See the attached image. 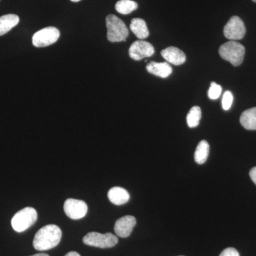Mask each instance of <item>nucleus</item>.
Returning <instances> with one entry per match:
<instances>
[{"label":"nucleus","instance_id":"1","mask_svg":"<svg viewBox=\"0 0 256 256\" xmlns=\"http://www.w3.org/2000/svg\"><path fill=\"white\" fill-rule=\"evenodd\" d=\"M62 232L60 227L54 224L45 226L37 232L33 240V246L37 250H47L58 245Z\"/></svg>","mask_w":256,"mask_h":256},{"label":"nucleus","instance_id":"2","mask_svg":"<svg viewBox=\"0 0 256 256\" xmlns=\"http://www.w3.org/2000/svg\"><path fill=\"white\" fill-rule=\"evenodd\" d=\"M218 52L224 60L230 62L234 66H238L244 62L246 48L238 42L230 41L222 45Z\"/></svg>","mask_w":256,"mask_h":256},{"label":"nucleus","instance_id":"3","mask_svg":"<svg viewBox=\"0 0 256 256\" xmlns=\"http://www.w3.org/2000/svg\"><path fill=\"white\" fill-rule=\"evenodd\" d=\"M107 26V38L110 42L126 41L129 35V30L126 24L114 14L107 16L106 20Z\"/></svg>","mask_w":256,"mask_h":256},{"label":"nucleus","instance_id":"4","mask_svg":"<svg viewBox=\"0 0 256 256\" xmlns=\"http://www.w3.org/2000/svg\"><path fill=\"white\" fill-rule=\"evenodd\" d=\"M37 220L36 210L32 207H26L18 210L12 220V226L15 232L21 233L30 228Z\"/></svg>","mask_w":256,"mask_h":256},{"label":"nucleus","instance_id":"5","mask_svg":"<svg viewBox=\"0 0 256 256\" xmlns=\"http://www.w3.org/2000/svg\"><path fill=\"white\" fill-rule=\"evenodd\" d=\"M82 242L86 245L90 246L108 248L114 247L118 242V238L111 233L102 234L98 232H90L84 237Z\"/></svg>","mask_w":256,"mask_h":256},{"label":"nucleus","instance_id":"6","mask_svg":"<svg viewBox=\"0 0 256 256\" xmlns=\"http://www.w3.org/2000/svg\"><path fill=\"white\" fill-rule=\"evenodd\" d=\"M60 36V32L54 26L44 28L36 32L32 37V44L34 46L42 48L53 44L58 41Z\"/></svg>","mask_w":256,"mask_h":256},{"label":"nucleus","instance_id":"7","mask_svg":"<svg viewBox=\"0 0 256 256\" xmlns=\"http://www.w3.org/2000/svg\"><path fill=\"white\" fill-rule=\"evenodd\" d=\"M246 32V28L244 22L237 16H232L224 28V36L230 41L242 40L245 36Z\"/></svg>","mask_w":256,"mask_h":256},{"label":"nucleus","instance_id":"8","mask_svg":"<svg viewBox=\"0 0 256 256\" xmlns=\"http://www.w3.org/2000/svg\"><path fill=\"white\" fill-rule=\"evenodd\" d=\"M64 210L67 216L72 220H77L86 215L88 206L86 203L82 200L68 198L64 203Z\"/></svg>","mask_w":256,"mask_h":256},{"label":"nucleus","instance_id":"9","mask_svg":"<svg viewBox=\"0 0 256 256\" xmlns=\"http://www.w3.org/2000/svg\"><path fill=\"white\" fill-rule=\"evenodd\" d=\"M154 54V48L150 43L139 40L134 42L129 50L130 58L134 60H140L143 58L150 57Z\"/></svg>","mask_w":256,"mask_h":256},{"label":"nucleus","instance_id":"10","mask_svg":"<svg viewBox=\"0 0 256 256\" xmlns=\"http://www.w3.org/2000/svg\"><path fill=\"white\" fill-rule=\"evenodd\" d=\"M136 220L132 216H124L116 222L114 230L116 235L120 238H127L132 233Z\"/></svg>","mask_w":256,"mask_h":256},{"label":"nucleus","instance_id":"11","mask_svg":"<svg viewBox=\"0 0 256 256\" xmlns=\"http://www.w3.org/2000/svg\"><path fill=\"white\" fill-rule=\"evenodd\" d=\"M161 55L168 63L178 66L186 62V55L176 47L170 46L162 50Z\"/></svg>","mask_w":256,"mask_h":256},{"label":"nucleus","instance_id":"12","mask_svg":"<svg viewBox=\"0 0 256 256\" xmlns=\"http://www.w3.org/2000/svg\"><path fill=\"white\" fill-rule=\"evenodd\" d=\"M146 69L150 74L162 78H168L172 73L171 66L166 62L158 63L152 62L146 65Z\"/></svg>","mask_w":256,"mask_h":256},{"label":"nucleus","instance_id":"13","mask_svg":"<svg viewBox=\"0 0 256 256\" xmlns=\"http://www.w3.org/2000/svg\"><path fill=\"white\" fill-rule=\"evenodd\" d=\"M108 197L111 203L114 205H122L130 200V194L127 190L120 186L111 188L108 193Z\"/></svg>","mask_w":256,"mask_h":256},{"label":"nucleus","instance_id":"14","mask_svg":"<svg viewBox=\"0 0 256 256\" xmlns=\"http://www.w3.org/2000/svg\"><path fill=\"white\" fill-rule=\"evenodd\" d=\"M130 28L132 33L140 40H144L149 36V30L146 26V22L142 18H132Z\"/></svg>","mask_w":256,"mask_h":256},{"label":"nucleus","instance_id":"15","mask_svg":"<svg viewBox=\"0 0 256 256\" xmlns=\"http://www.w3.org/2000/svg\"><path fill=\"white\" fill-rule=\"evenodd\" d=\"M20 22L18 15L10 14L0 16V36L6 34Z\"/></svg>","mask_w":256,"mask_h":256},{"label":"nucleus","instance_id":"16","mask_svg":"<svg viewBox=\"0 0 256 256\" xmlns=\"http://www.w3.org/2000/svg\"><path fill=\"white\" fill-rule=\"evenodd\" d=\"M242 127L249 130H256V107L244 111L240 118Z\"/></svg>","mask_w":256,"mask_h":256},{"label":"nucleus","instance_id":"17","mask_svg":"<svg viewBox=\"0 0 256 256\" xmlns=\"http://www.w3.org/2000/svg\"><path fill=\"white\" fill-rule=\"evenodd\" d=\"M210 154V144L206 140H202L196 146L194 160L197 164H203L206 162Z\"/></svg>","mask_w":256,"mask_h":256},{"label":"nucleus","instance_id":"18","mask_svg":"<svg viewBox=\"0 0 256 256\" xmlns=\"http://www.w3.org/2000/svg\"><path fill=\"white\" fill-rule=\"evenodd\" d=\"M137 2L132 0H120L116 4V10L121 14H129L138 9Z\"/></svg>","mask_w":256,"mask_h":256},{"label":"nucleus","instance_id":"19","mask_svg":"<svg viewBox=\"0 0 256 256\" xmlns=\"http://www.w3.org/2000/svg\"><path fill=\"white\" fill-rule=\"evenodd\" d=\"M202 118V110L198 106H194L186 116V122L188 127L196 128L200 124Z\"/></svg>","mask_w":256,"mask_h":256},{"label":"nucleus","instance_id":"20","mask_svg":"<svg viewBox=\"0 0 256 256\" xmlns=\"http://www.w3.org/2000/svg\"><path fill=\"white\" fill-rule=\"evenodd\" d=\"M222 92V88L218 84L212 82L210 84V89H208V98L212 100H216L220 97Z\"/></svg>","mask_w":256,"mask_h":256},{"label":"nucleus","instance_id":"21","mask_svg":"<svg viewBox=\"0 0 256 256\" xmlns=\"http://www.w3.org/2000/svg\"><path fill=\"white\" fill-rule=\"evenodd\" d=\"M233 101L234 96L232 92L227 90L224 92L223 99H222V107H223L224 110H228L232 107Z\"/></svg>","mask_w":256,"mask_h":256},{"label":"nucleus","instance_id":"22","mask_svg":"<svg viewBox=\"0 0 256 256\" xmlns=\"http://www.w3.org/2000/svg\"><path fill=\"white\" fill-rule=\"evenodd\" d=\"M220 256H240V254L234 248H228L224 249L223 252H220Z\"/></svg>","mask_w":256,"mask_h":256},{"label":"nucleus","instance_id":"23","mask_svg":"<svg viewBox=\"0 0 256 256\" xmlns=\"http://www.w3.org/2000/svg\"><path fill=\"white\" fill-rule=\"evenodd\" d=\"M250 176L252 178V181L256 184V168H252L250 171Z\"/></svg>","mask_w":256,"mask_h":256},{"label":"nucleus","instance_id":"24","mask_svg":"<svg viewBox=\"0 0 256 256\" xmlns=\"http://www.w3.org/2000/svg\"><path fill=\"white\" fill-rule=\"evenodd\" d=\"M65 256H80L78 252H69Z\"/></svg>","mask_w":256,"mask_h":256},{"label":"nucleus","instance_id":"25","mask_svg":"<svg viewBox=\"0 0 256 256\" xmlns=\"http://www.w3.org/2000/svg\"><path fill=\"white\" fill-rule=\"evenodd\" d=\"M31 256H50L48 254H35V255Z\"/></svg>","mask_w":256,"mask_h":256},{"label":"nucleus","instance_id":"26","mask_svg":"<svg viewBox=\"0 0 256 256\" xmlns=\"http://www.w3.org/2000/svg\"><path fill=\"white\" fill-rule=\"evenodd\" d=\"M70 1L74 2H78L80 1V0H70Z\"/></svg>","mask_w":256,"mask_h":256},{"label":"nucleus","instance_id":"27","mask_svg":"<svg viewBox=\"0 0 256 256\" xmlns=\"http://www.w3.org/2000/svg\"><path fill=\"white\" fill-rule=\"evenodd\" d=\"M252 2H256V0H252Z\"/></svg>","mask_w":256,"mask_h":256},{"label":"nucleus","instance_id":"28","mask_svg":"<svg viewBox=\"0 0 256 256\" xmlns=\"http://www.w3.org/2000/svg\"></svg>","mask_w":256,"mask_h":256}]
</instances>
